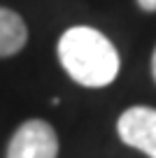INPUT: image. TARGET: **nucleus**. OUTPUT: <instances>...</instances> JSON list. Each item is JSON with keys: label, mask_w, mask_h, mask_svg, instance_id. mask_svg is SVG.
<instances>
[{"label": "nucleus", "mask_w": 156, "mask_h": 158, "mask_svg": "<svg viewBox=\"0 0 156 158\" xmlns=\"http://www.w3.org/2000/svg\"><path fill=\"white\" fill-rule=\"evenodd\" d=\"M58 60L77 84L102 89L119 74V54L100 30L89 26L68 28L58 40Z\"/></svg>", "instance_id": "obj_1"}, {"label": "nucleus", "mask_w": 156, "mask_h": 158, "mask_svg": "<svg viewBox=\"0 0 156 158\" xmlns=\"http://www.w3.org/2000/svg\"><path fill=\"white\" fill-rule=\"evenodd\" d=\"M7 158H58L56 130L42 118L21 123L7 144Z\"/></svg>", "instance_id": "obj_2"}, {"label": "nucleus", "mask_w": 156, "mask_h": 158, "mask_svg": "<svg viewBox=\"0 0 156 158\" xmlns=\"http://www.w3.org/2000/svg\"><path fill=\"white\" fill-rule=\"evenodd\" d=\"M117 133L124 144L156 158V109L154 107H128L117 121Z\"/></svg>", "instance_id": "obj_3"}, {"label": "nucleus", "mask_w": 156, "mask_h": 158, "mask_svg": "<svg viewBox=\"0 0 156 158\" xmlns=\"http://www.w3.org/2000/svg\"><path fill=\"white\" fill-rule=\"evenodd\" d=\"M28 42V28L16 12L0 7V58L19 54Z\"/></svg>", "instance_id": "obj_4"}, {"label": "nucleus", "mask_w": 156, "mask_h": 158, "mask_svg": "<svg viewBox=\"0 0 156 158\" xmlns=\"http://www.w3.org/2000/svg\"><path fill=\"white\" fill-rule=\"evenodd\" d=\"M137 5L145 12H156V0H137Z\"/></svg>", "instance_id": "obj_5"}, {"label": "nucleus", "mask_w": 156, "mask_h": 158, "mask_svg": "<svg viewBox=\"0 0 156 158\" xmlns=\"http://www.w3.org/2000/svg\"><path fill=\"white\" fill-rule=\"evenodd\" d=\"M151 74H154V81H156V49H154V56H151Z\"/></svg>", "instance_id": "obj_6"}]
</instances>
